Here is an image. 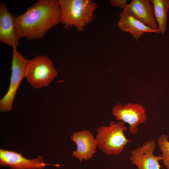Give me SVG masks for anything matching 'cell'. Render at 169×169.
I'll return each mask as SVG.
<instances>
[{
	"mask_svg": "<svg viewBox=\"0 0 169 169\" xmlns=\"http://www.w3.org/2000/svg\"><path fill=\"white\" fill-rule=\"evenodd\" d=\"M61 22L60 8L56 0H38L24 13L16 17L19 38L30 40L43 37Z\"/></svg>",
	"mask_w": 169,
	"mask_h": 169,
	"instance_id": "cell-1",
	"label": "cell"
},
{
	"mask_svg": "<svg viewBox=\"0 0 169 169\" xmlns=\"http://www.w3.org/2000/svg\"><path fill=\"white\" fill-rule=\"evenodd\" d=\"M61 12V22L65 28L74 26L82 31L91 22L97 4L90 0H58Z\"/></svg>",
	"mask_w": 169,
	"mask_h": 169,
	"instance_id": "cell-2",
	"label": "cell"
},
{
	"mask_svg": "<svg viewBox=\"0 0 169 169\" xmlns=\"http://www.w3.org/2000/svg\"><path fill=\"white\" fill-rule=\"evenodd\" d=\"M127 130L124 123L120 121H112L109 126L98 127L95 138L98 147L107 155L119 154L127 144L132 141L124 134Z\"/></svg>",
	"mask_w": 169,
	"mask_h": 169,
	"instance_id": "cell-3",
	"label": "cell"
},
{
	"mask_svg": "<svg viewBox=\"0 0 169 169\" xmlns=\"http://www.w3.org/2000/svg\"><path fill=\"white\" fill-rule=\"evenodd\" d=\"M57 74L52 60L42 55L29 60L25 78L33 87L40 89L49 85Z\"/></svg>",
	"mask_w": 169,
	"mask_h": 169,
	"instance_id": "cell-4",
	"label": "cell"
},
{
	"mask_svg": "<svg viewBox=\"0 0 169 169\" xmlns=\"http://www.w3.org/2000/svg\"><path fill=\"white\" fill-rule=\"evenodd\" d=\"M29 61L18 51L17 48L13 49L9 86L7 92L0 100V111L12 110L17 90L22 79L25 77Z\"/></svg>",
	"mask_w": 169,
	"mask_h": 169,
	"instance_id": "cell-5",
	"label": "cell"
},
{
	"mask_svg": "<svg viewBox=\"0 0 169 169\" xmlns=\"http://www.w3.org/2000/svg\"><path fill=\"white\" fill-rule=\"evenodd\" d=\"M112 112L117 120L129 125L130 132L134 135L138 132L139 125L147 120L146 110L139 104L130 103L123 105L117 103L112 107Z\"/></svg>",
	"mask_w": 169,
	"mask_h": 169,
	"instance_id": "cell-6",
	"label": "cell"
},
{
	"mask_svg": "<svg viewBox=\"0 0 169 169\" xmlns=\"http://www.w3.org/2000/svg\"><path fill=\"white\" fill-rule=\"evenodd\" d=\"M156 146V142L151 140L132 150L130 157L132 163L137 169H161L159 161L162 160V155L153 154Z\"/></svg>",
	"mask_w": 169,
	"mask_h": 169,
	"instance_id": "cell-7",
	"label": "cell"
},
{
	"mask_svg": "<svg viewBox=\"0 0 169 169\" xmlns=\"http://www.w3.org/2000/svg\"><path fill=\"white\" fill-rule=\"evenodd\" d=\"M50 165L44 161L42 156L33 159H27L20 153L0 149V165L8 166L11 169H44Z\"/></svg>",
	"mask_w": 169,
	"mask_h": 169,
	"instance_id": "cell-8",
	"label": "cell"
},
{
	"mask_svg": "<svg viewBox=\"0 0 169 169\" xmlns=\"http://www.w3.org/2000/svg\"><path fill=\"white\" fill-rule=\"evenodd\" d=\"M16 17L3 2L0 3V41L12 47L17 48L19 38L17 32Z\"/></svg>",
	"mask_w": 169,
	"mask_h": 169,
	"instance_id": "cell-9",
	"label": "cell"
},
{
	"mask_svg": "<svg viewBox=\"0 0 169 169\" xmlns=\"http://www.w3.org/2000/svg\"><path fill=\"white\" fill-rule=\"evenodd\" d=\"M123 10L151 29L158 30L150 0H132Z\"/></svg>",
	"mask_w": 169,
	"mask_h": 169,
	"instance_id": "cell-10",
	"label": "cell"
},
{
	"mask_svg": "<svg viewBox=\"0 0 169 169\" xmlns=\"http://www.w3.org/2000/svg\"><path fill=\"white\" fill-rule=\"evenodd\" d=\"M71 139L76 144L77 149L73 151L72 156L80 161L91 159L98 147L95 138L90 131L83 130L74 132Z\"/></svg>",
	"mask_w": 169,
	"mask_h": 169,
	"instance_id": "cell-11",
	"label": "cell"
},
{
	"mask_svg": "<svg viewBox=\"0 0 169 169\" xmlns=\"http://www.w3.org/2000/svg\"><path fill=\"white\" fill-rule=\"evenodd\" d=\"M117 24L121 31L130 33L136 39H139L145 33H159L158 30L151 29L124 10L119 14V20Z\"/></svg>",
	"mask_w": 169,
	"mask_h": 169,
	"instance_id": "cell-12",
	"label": "cell"
},
{
	"mask_svg": "<svg viewBox=\"0 0 169 169\" xmlns=\"http://www.w3.org/2000/svg\"><path fill=\"white\" fill-rule=\"evenodd\" d=\"M153 5L155 18L158 25L159 33L166 32L169 9V0H150Z\"/></svg>",
	"mask_w": 169,
	"mask_h": 169,
	"instance_id": "cell-13",
	"label": "cell"
},
{
	"mask_svg": "<svg viewBox=\"0 0 169 169\" xmlns=\"http://www.w3.org/2000/svg\"><path fill=\"white\" fill-rule=\"evenodd\" d=\"M169 136L162 134L157 140V144L161 153L163 163L167 169H169Z\"/></svg>",
	"mask_w": 169,
	"mask_h": 169,
	"instance_id": "cell-14",
	"label": "cell"
},
{
	"mask_svg": "<svg viewBox=\"0 0 169 169\" xmlns=\"http://www.w3.org/2000/svg\"><path fill=\"white\" fill-rule=\"evenodd\" d=\"M110 4L113 6L120 8L124 10L127 4L126 0H110Z\"/></svg>",
	"mask_w": 169,
	"mask_h": 169,
	"instance_id": "cell-15",
	"label": "cell"
}]
</instances>
